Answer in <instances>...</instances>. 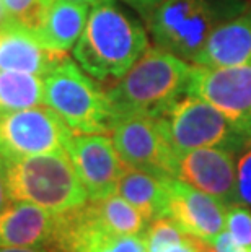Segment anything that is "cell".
Listing matches in <instances>:
<instances>
[{
    "instance_id": "6da1fadb",
    "label": "cell",
    "mask_w": 251,
    "mask_h": 252,
    "mask_svg": "<svg viewBox=\"0 0 251 252\" xmlns=\"http://www.w3.org/2000/svg\"><path fill=\"white\" fill-rule=\"evenodd\" d=\"M193 67L153 46L106 91L113 122L122 117H162L188 94Z\"/></svg>"
},
{
    "instance_id": "7a4b0ae2",
    "label": "cell",
    "mask_w": 251,
    "mask_h": 252,
    "mask_svg": "<svg viewBox=\"0 0 251 252\" xmlns=\"http://www.w3.org/2000/svg\"><path fill=\"white\" fill-rule=\"evenodd\" d=\"M148 47L143 26L122 12L114 0H105L92 7L83 33L73 46V57L93 78L117 80Z\"/></svg>"
},
{
    "instance_id": "3957f363",
    "label": "cell",
    "mask_w": 251,
    "mask_h": 252,
    "mask_svg": "<svg viewBox=\"0 0 251 252\" xmlns=\"http://www.w3.org/2000/svg\"><path fill=\"white\" fill-rule=\"evenodd\" d=\"M12 200L31 202L52 213H64L88 202L67 150L35 155L5 163Z\"/></svg>"
},
{
    "instance_id": "277c9868",
    "label": "cell",
    "mask_w": 251,
    "mask_h": 252,
    "mask_svg": "<svg viewBox=\"0 0 251 252\" xmlns=\"http://www.w3.org/2000/svg\"><path fill=\"white\" fill-rule=\"evenodd\" d=\"M242 7L237 0H163L145 23L155 46L194 62L209 34Z\"/></svg>"
},
{
    "instance_id": "5b68a950",
    "label": "cell",
    "mask_w": 251,
    "mask_h": 252,
    "mask_svg": "<svg viewBox=\"0 0 251 252\" xmlns=\"http://www.w3.org/2000/svg\"><path fill=\"white\" fill-rule=\"evenodd\" d=\"M44 82L42 104L56 111L73 133H106L113 126L109 101L93 78L71 59L51 70Z\"/></svg>"
},
{
    "instance_id": "8992f818",
    "label": "cell",
    "mask_w": 251,
    "mask_h": 252,
    "mask_svg": "<svg viewBox=\"0 0 251 252\" xmlns=\"http://www.w3.org/2000/svg\"><path fill=\"white\" fill-rule=\"evenodd\" d=\"M158 119L176 153L207 147L238 153L251 140L212 104L191 94L176 101Z\"/></svg>"
},
{
    "instance_id": "52a82bcc",
    "label": "cell",
    "mask_w": 251,
    "mask_h": 252,
    "mask_svg": "<svg viewBox=\"0 0 251 252\" xmlns=\"http://www.w3.org/2000/svg\"><path fill=\"white\" fill-rule=\"evenodd\" d=\"M73 132L49 106L0 114V159L3 163L66 150Z\"/></svg>"
},
{
    "instance_id": "ba28073f",
    "label": "cell",
    "mask_w": 251,
    "mask_h": 252,
    "mask_svg": "<svg viewBox=\"0 0 251 252\" xmlns=\"http://www.w3.org/2000/svg\"><path fill=\"white\" fill-rule=\"evenodd\" d=\"M109 133L126 166L175 178L178 153L170 145L158 117H122L113 122Z\"/></svg>"
},
{
    "instance_id": "9c48e42d",
    "label": "cell",
    "mask_w": 251,
    "mask_h": 252,
    "mask_svg": "<svg viewBox=\"0 0 251 252\" xmlns=\"http://www.w3.org/2000/svg\"><path fill=\"white\" fill-rule=\"evenodd\" d=\"M188 94L218 109L243 135L251 138V63L235 67L196 65Z\"/></svg>"
},
{
    "instance_id": "30bf717a",
    "label": "cell",
    "mask_w": 251,
    "mask_h": 252,
    "mask_svg": "<svg viewBox=\"0 0 251 252\" xmlns=\"http://www.w3.org/2000/svg\"><path fill=\"white\" fill-rule=\"evenodd\" d=\"M49 252H148L143 236L119 234L103 226L88 202L73 210L57 213Z\"/></svg>"
},
{
    "instance_id": "8fae6325",
    "label": "cell",
    "mask_w": 251,
    "mask_h": 252,
    "mask_svg": "<svg viewBox=\"0 0 251 252\" xmlns=\"http://www.w3.org/2000/svg\"><path fill=\"white\" fill-rule=\"evenodd\" d=\"M66 150L87 190L88 200L116 194L126 164L117 153L113 138L103 133H73Z\"/></svg>"
},
{
    "instance_id": "7c38bea8",
    "label": "cell",
    "mask_w": 251,
    "mask_h": 252,
    "mask_svg": "<svg viewBox=\"0 0 251 252\" xmlns=\"http://www.w3.org/2000/svg\"><path fill=\"white\" fill-rule=\"evenodd\" d=\"M233 155L235 153L230 150L215 147L181 152L176 157L175 178L206 194L217 197L225 205H232L237 203V164Z\"/></svg>"
},
{
    "instance_id": "4fadbf2b",
    "label": "cell",
    "mask_w": 251,
    "mask_h": 252,
    "mask_svg": "<svg viewBox=\"0 0 251 252\" xmlns=\"http://www.w3.org/2000/svg\"><path fill=\"white\" fill-rule=\"evenodd\" d=\"M168 218L181 231L199 239L212 241L225 229L227 205L186 182L168 178Z\"/></svg>"
},
{
    "instance_id": "5bb4252c",
    "label": "cell",
    "mask_w": 251,
    "mask_h": 252,
    "mask_svg": "<svg viewBox=\"0 0 251 252\" xmlns=\"http://www.w3.org/2000/svg\"><path fill=\"white\" fill-rule=\"evenodd\" d=\"M69 59L66 51L47 47L35 31L8 25L0 31V70L46 77Z\"/></svg>"
},
{
    "instance_id": "9a60e30c",
    "label": "cell",
    "mask_w": 251,
    "mask_h": 252,
    "mask_svg": "<svg viewBox=\"0 0 251 252\" xmlns=\"http://www.w3.org/2000/svg\"><path fill=\"white\" fill-rule=\"evenodd\" d=\"M56 224L57 213L31 202L12 200L0 212V248L47 249Z\"/></svg>"
},
{
    "instance_id": "2e32d148",
    "label": "cell",
    "mask_w": 251,
    "mask_h": 252,
    "mask_svg": "<svg viewBox=\"0 0 251 252\" xmlns=\"http://www.w3.org/2000/svg\"><path fill=\"white\" fill-rule=\"evenodd\" d=\"M196 65L235 67L251 63V12L223 21L196 56Z\"/></svg>"
},
{
    "instance_id": "e0dca14e",
    "label": "cell",
    "mask_w": 251,
    "mask_h": 252,
    "mask_svg": "<svg viewBox=\"0 0 251 252\" xmlns=\"http://www.w3.org/2000/svg\"><path fill=\"white\" fill-rule=\"evenodd\" d=\"M116 194L131 202L148 223L168 215V178L126 166Z\"/></svg>"
},
{
    "instance_id": "ac0fdd59",
    "label": "cell",
    "mask_w": 251,
    "mask_h": 252,
    "mask_svg": "<svg viewBox=\"0 0 251 252\" xmlns=\"http://www.w3.org/2000/svg\"><path fill=\"white\" fill-rule=\"evenodd\" d=\"M90 5L73 0H54L41 28L35 31L47 47L57 51L73 49L87 25Z\"/></svg>"
},
{
    "instance_id": "d6986e66",
    "label": "cell",
    "mask_w": 251,
    "mask_h": 252,
    "mask_svg": "<svg viewBox=\"0 0 251 252\" xmlns=\"http://www.w3.org/2000/svg\"><path fill=\"white\" fill-rule=\"evenodd\" d=\"M88 205L98 221L114 233L143 236L148 226L145 217L119 194H111L98 200H88Z\"/></svg>"
},
{
    "instance_id": "ffe728a7",
    "label": "cell",
    "mask_w": 251,
    "mask_h": 252,
    "mask_svg": "<svg viewBox=\"0 0 251 252\" xmlns=\"http://www.w3.org/2000/svg\"><path fill=\"white\" fill-rule=\"evenodd\" d=\"M44 82L23 72L0 70V114L42 104Z\"/></svg>"
},
{
    "instance_id": "44dd1931",
    "label": "cell",
    "mask_w": 251,
    "mask_h": 252,
    "mask_svg": "<svg viewBox=\"0 0 251 252\" xmlns=\"http://www.w3.org/2000/svg\"><path fill=\"white\" fill-rule=\"evenodd\" d=\"M143 239L148 252H212L209 241L183 233L168 217L148 223Z\"/></svg>"
},
{
    "instance_id": "7402d4cb",
    "label": "cell",
    "mask_w": 251,
    "mask_h": 252,
    "mask_svg": "<svg viewBox=\"0 0 251 252\" xmlns=\"http://www.w3.org/2000/svg\"><path fill=\"white\" fill-rule=\"evenodd\" d=\"M12 25L38 31L54 0H2Z\"/></svg>"
},
{
    "instance_id": "603a6c76",
    "label": "cell",
    "mask_w": 251,
    "mask_h": 252,
    "mask_svg": "<svg viewBox=\"0 0 251 252\" xmlns=\"http://www.w3.org/2000/svg\"><path fill=\"white\" fill-rule=\"evenodd\" d=\"M225 229L238 246L251 251V210L242 203L227 205Z\"/></svg>"
},
{
    "instance_id": "cb8c5ba5",
    "label": "cell",
    "mask_w": 251,
    "mask_h": 252,
    "mask_svg": "<svg viewBox=\"0 0 251 252\" xmlns=\"http://www.w3.org/2000/svg\"><path fill=\"white\" fill-rule=\"evenodd\" d=\"M237 163V182H235V200L251 208V140L240 150Z\"/></svg>"
},
{
    "instance_id": "d4e9b609",
    "label": "cell",
    "mask_w": 251,
    "mask_h": 252,
    "mask_svg": "<svg viewBox=\"0 0 251 252\" xmlns=\"http://www.w3.org/2000/svg\"><path fill=\"white\" fill-rule=\"evenodd\" d=\"M209 243H211L212 252H248V251H245L242 246H238L235 243L227 229L222 231L220 234H217Z\"/></svg>"
},
{
    "instance_id": "484cf974",
    "label": "cell",
    "mask_w": 251,
    "mask_h": 252,
    "mask_svg": "<svg viewBox=\"0 0 251 252\" xmlns=\"http://www.w3.org/2000/svg\"><path fill=\"white\" fill-rule=\"evenodd\" d=\"M121 2L126 3L127 7H131L132 10H136V12L147 21V18L153 13V10L157 8L163 0H121Z\"/></svg>"
},
{
    "instance_id": "4316f807",
    "label": "cell",
    "mask_w": 251,
    "mask_h": 252,
    "mask_svg": "<svg viewBox=\"0 0 251 252\" xmlns=\"http://www.w3.org/2000/svg\"><path fill=\"white\" fill-rule=\"evenodd\" d=\"M10 202H12V198H10V194H8L7 174H5V163L0 159V212H2Z\"/></svg>"
},
{
    "instance_id": "83f0119b",
    "label": "cell",
    "mask_w": 251,
    "mask_h": 252,
    "mask_svg": "<svg viewBox=\"0 0 251 252\" xmlns=\"http://www.w3.org/2000/svg\"><path fill=\"white\" fill-rule=\"evenodd\" d=\"M0 252H49L42 248H0Z\"/></svg>"
},
{
    "instance_id": "f1b7e54d",
    "label": "cell",
    "mask_w": 251,
    "mask_h": 252,
    "mask_svg": "<svg viewBox=\"0 0 251 252\" xmlns=\"http://www.w3.org/2000/svg\"><path fill=\"white\" fill-rule=\"evenodd\" d=\"M8 25H12V21H10L8 15H7V10L3 7V2L0 0V30L7 28Z\"/></svg>"
},
{
    "instance_id": "f546056e",
    "label": "cell",
    "mask_w": 251,
    "mask_h": 252,
    "mask_svg": "<svg viewBox=\"0 0 251 252\" xmlns=\"http://www.w3.org/2000/svg\"><path fill=\"white\" fill-rule=\"evenodd\" d=\"M73 2H80V3H87L90 7H93V5H98L101 2H105V0H73Z\"/></svg>"
},
{
    "instance_id": "4dcf8cb0",
    "label": "cell",
    "mask_w": 251,
    "mask_h": 252,
    "mask_svg": "<svg viewBox=\"0 0 251 252\" xmlns=\"http://www.w3.org/2000/svg\"><path fill=\"white\" fill-rule=\"evenodd\" d=\"M248 252H251V251H248Z\"/></svg>"
},
{
    "instance_id": "1f68e13d",
    "label": "cell",
    "mask_w": 251,
    "mask_h": 252,
    "mask_svg": "<svg viewBox=\"0 0 251 252\" xmlns=\"http://www.w3.org/2000/svg\"><path fill=\"white\" fill-rule=\"evenodd\" d=\"M0 31H2V30H0Z\"/></svg>"
}]
</instances>
